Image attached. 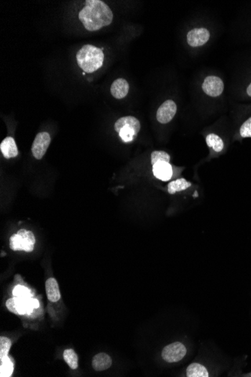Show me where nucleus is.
Masks as SVG:
<instances>
[{"label":"nucleus","instance_id":"f257e3e1","mask_svg":"<svg viewBox=\"0 0 251 377\" xmlns=\"http://www.w3.org/2000/svg\"><path fill=\"white\" fill-rule=\"evenodd\" d=\"M86 5L78 18L88 31H97L111 24L113 13L107 4L101 0H87Z\"/></svg>","mask_w":251,"mask_h":377},{"label":"nucleus","instance_id":"9b49d317","mask_svg":"<svg viewBox=\"0 0 251 377\" xmlns=\"http://www.w3.org/2000/svg\"><path fill=\"white\" fill-rule=\"evenodd\" d=\"M153 172L155 177L162 181H168L172 175V166L165 161H158L153 165Z\"/></svg>","mask_w":251,"mask_h":377},{"label":"nucleus","instance_id":"f8f14e48","mask_svg":"<svg viewBox=\"0 0 251 377\" xmlns=\"http://www.w3.org/2000/svg\"><path fill=\"white\" fill-rule=\"evenodd\" d=\"M0 150L6 159L13 158L18 154V150L15 139L11 136H8L2 140L0 145Z\"/></svg>","mask_w":251,"mask_h":377},{"label":"nucleus","instance_id":"393cba45","mask_svg":"<svg viewBox=\"0 0 251 377\" xmlns=\"http://www.w3.org/2000/svg\"><path fill=\"white\" fill-rule=\"evenodd\" d=\"M247 93H248L250 96H251V85L248 86V89H247Z\"/></svg>","mask_w":251,"mask_h":377},{"label":"nucleus","instance_id":"b1692460","mask_svg":"<svg viewBox=\"0 0 251 377\" xmlns=\"http://www.w3.org/2000/svg\"><path fill=\"white\" fill-rule=\"evenodd\" d=\"M240 135L241 137H251V118L247 120L240 128Z\"/></svg>","mask_w":251,"mask_h":377},{"label":"nucleus","instance_id":"6e6552de","mask_svg":"<svg viewBox=\"0 0 251 377\" xmlns=\"http://www.w3.org/2000/svg\"><path fill=\"white\" fill-rule=\"evenodd\" d=\"M202 89L208 96L216 97L223 93L224 85L221 78L211 75L205 78L202 85Z\"/></svg>","mask_w":251,"mask_h":377},{"label":"nucleus","instance_id":"6ab92c4d","mask_svg":"<svg viewBox=\"0 0 251 377\" xmlns=\"http://www.w3.org/2000/svg\"><path fill=\"white\" fill-rule=\"evenodd\" d=\"M206 143L208 147H212L216 152H220L224 147L223 141L216 134L208 135L206 137Z\"/></svg>","mask_w":251,"mask_h":377},{"label":"nucleus","instance_id":"f3484780","mask_svg":"<svg viewBox=\"0 0 251 377\" xmlns=\"http://www.w3.org/2000/svg\"><path fill=\"white\" fill-rule=\"evenodd\" d=\"M0 377H11L14 371V363L12 362V358L8 356L0 358Z\"/></svg>","mask_w":251,"mask_h":377},{"label":"nucleus","instance_id":"9d476101","mask_svg":"<svg viewBox=\"0 0 251 377\" xmlns=\"http://www.w3.org/2000/svg\"><path fill=\"white\" fill-rule=\"evenodd\" d=\"M210 33L205 28H196L187 34V42L191 47L202 46L209 39Z\"/></svg>","mask_w":251,"mask_h":377},{"label":"nucleus","instance_id":"20e7f679","mask_svg":"<svg viewBox=\"0 0 251 377\" xmlns=\"http://www.w3.org/2000/svg\"><path fill=\"white\" fill-rule=\"evenodd\" d=\"M10 248L13 251L31 252L36 244L35 236L30 230L21 229L10 237Z\"/></svg>","mask_w":251,"mask_h":377},{"label":"nucleus","instance_id":"39448f33","mask_svg":"<svg viewBox=\"0 0 251 377\" xmlns=\"http://www.w3.org/2000/svg\"><path fill=\"white\" fill-rule=\"evenodd\" d=\"M6 307L9 311L15 314L25 315L30 314L33 309L38 308V301L32 298H10L6 301Z\"/></svg>","mask_w":251,"mask_h":377},{"label":"nucleus","instance_id":"a211bd4d","mask_svg":"<svg viewBox=\"0 0 251 377\" xmlns=\"http://www.w3.org/2000/svg\"><path fill=\"white\" fill-rule=\"evenodd\" d=\"M191 186V183L186 179H179L170 182L168 186V191L169 194H174L178 191L186 190Z\"/></svg>","mask_w":251,"mask_h":377},{"label":"nucleus","instance_id":"aec40b11","mask_svg":"<svg viewBox=\"0 0 251 377\" xmlns=\"http://www.w3.org/2000/svg\"><path fill=\"white\" fill-rule=\"evenodd\" d=\"M63 359L66 364L72 370H76L78 367V358L73 349H66L63 353Z\"/></svg>","mask_w":251,"mask_h":377},{"label":"nucleus","instance_id":"412c9836","mask_svg":"<svg viewBox=\"0 0 251 377\" xmlns=\"http://www.w3.org/2000/svg\"><path fill=\"white\" fill-rule=\"evenodd\" d=\"M12 346V342L11 339L5 337H1L0 338V358L8 356V352L10 350Z\"/></svg>","mask_w":251,"mask_h":377},{"label":"nucleus","instance_id":"ddd939ff","mask_svg":"<svg viewBox=\"0 0 251 377\" xmlns=\"http://www.w3.org/2000/svg\"><path fill=\"white\" fill-rule=\"evenodd\" d=\"M129 86L127 81L124 78H119L113 82L111 87V93L116 99H123L127 95Z\"/></svg>","mask_w":251,"mask_h":377},{"label":"nucleus","instance_id":"423d86ee","mask_svg":"<svg viewBox=\"0 0 251 377\" xmlns=\"http://www.w3.org/2000/svg\"><path fill=\"white\" fill-rule=\"evenodd\" d=\"M187 349L180 342H175L164 347L162 351V358L169 363L178 362L185 356Z\"/></svg>","mask_w":251,"mask_h":377},{"label":"nucleus","instance_id":"5701e85b","mask_svg":"<svg viewBox=\"0 0 251 377\" xmlns=\"http://www.w3.org/2000/svg\"><path fill=\"white\" fill-rule=\"evenodd\" d=\"M13 295L17 298H31L30 290L22 285L15 287L13 291Z\"/></svg>","mask_w":251,"mask_h":377},{"label":"nucleus","instance_id":"2eb2a0df","mask_svg":"<svg viewBox=\"0 0 251 377\" xmlns=\"http://www.w3.org/2000/svg\"><path fill=\"white\" fill-rule=\"evenodd\" d=\"M47 297L52 302H57L61 298L59 284L55 279L50 278L45 283Z\"/></svg>","mask_w":251,"mask_h":377},{"label":"nucleus","instance_id":"f03ea898","mask_svg":"<svg viewBox=\"0 0 251 377\" xmlns=\"http://www.w3.org/2000/svg\"><path fill=\"white\" fill-rule=\"evenodd\" d=\"M80 68L88 73H94L101 68L104 61L103 50L92 45H84L76 55Z\"/></svg>","mask_w":251,"mask_h":377},{"label":"nucleus","instance_id":"4468645a","mask_svg":"<svg viewBox=\"0 0 251 377\" xmlns=\"http://www.w3.org/2000/svg\"><path fill=\"white\" fill-rule=\"evenodd\" d=\"M111 364H112L111 358L104 353L96 355L92 361V366L96 371H106L111 367Z\"/></svg>","mask_w":251,"mask_h":377},{"label":"nucleus","instance_id":"0eeeda50","mask_svg":"<svg viewBox=\"0 0 251 377\" xmlns=\"http://www.w3.org/2000/svg\"><path fill=\"white\" fill-rule=\"evenodd\" d=\"M51 143V136L46 132H41L36 136L32 145V153L37 160L42 158Z\"/></svg>","mask_w":251,"mask_h":377},{"label":"nucleus","instance_id":"1a4fd4ad","mask_svg":"<svg viewBox=\"0 0 251 377\" xmlns=\"http://www.w3.org/2000/svg\"><path fill=\"white\" fill-rule=\"evenodd\" d=\"M177 112V106L172 99L166 100L162 103L157 113V119L161 124H167L170 122Z\"/></svg>","mask_w":251,"mask_h":377},{"label":"nucleus","instance_id":"dca6fc26","mask_svg":"<svg viewBox=\"0 0 251 377\" xmlns=\"http://www.w3.org/2000/svg\"><path fill=\"white\" fill-rule=\"evenodd\" d=\"M187 376L188 377H208V373L203 365L194 363L187 367Z\"/></svg>","mask_w":251,"mask_h":377},{"label":"nucleus","instance_id":"7ed1b4c3","mask_svg":"<svg viewBox=\"0 0 251 377\" xmlns=\"http://www.w3.org/2000/svg\"><path fill=\"white\" fill-rule=\"evenodd\" d=\"M141 129L139 120L133 116H126L116 121L114 130L125 142H132Z\"/></svg>","mask_w":251,"mask_h":377},{"label":"nucleus","instance_id":"4be33fe9","mask_svg":"<svg viewBox=\"0 0 251 377\" xmlns=\"http://www.w3.org/2000/svg\"><path fill=\"white\" fill-rule=\"evenodd\" d=\"M158 161H165L169 163L170 156L163 151H155L151 154V164L154 165Z\"/></svg>","mask_w":251,"mask_h":377}]
</instances>
